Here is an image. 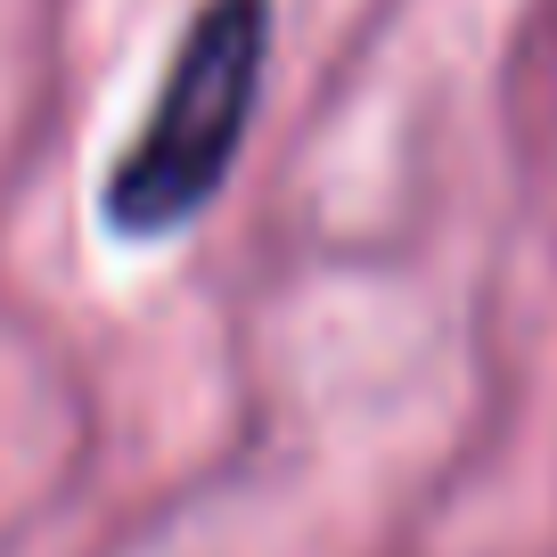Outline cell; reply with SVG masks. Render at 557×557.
<instances>
[{"instance_id": "cell-1", "label": "cell", "mask_w": 557, "mask_h": 557, "mask_svg": "<svg viewBox=\"0 0 557 557\" xmlns=\"http://www.w3.org/2000/svg\"><path fill=\"white\" fill-rule=\"evenodd\" d=\"M262 66H271V0H206L189 17L132 148L107 173L99 213L115 238H173L222 197L262 99Z\"/></svg>"}]
</instances>
